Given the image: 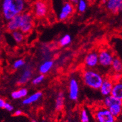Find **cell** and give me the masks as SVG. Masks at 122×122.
I'll list each match as a JSON object with an SVG mask.
<instances>
[{"label":"cell","instance_id":"cell-3","mask_svg":"<svg viewBox=\"0 0 122 122\" xmlns=\"http://www.w3.org/2000/svg\"><path fill=\"white\" fill-rule=\"evenodd\" d=\"M92 113L96 122H116V118L102 104L95 107Z\"/></svg>","mask_w":122,"mask_h":122},{"label":"cell","instance_id":"cell-18","mask_svg":"<svg viewBox=\"0 0 122 122\" xmlns=\"http://www.w3.org/2000/svg\"><path fill=\"white\" fill-rule=\"evenodd\" d=\"M65 96L63 92H59L56 95L55 101V108L58 112H60L63 110L65 105Z\"/></svg>","mask_w":122,"mask_h":122},{"label":"cell","instance_id":"cell-7","mask_svg":"<svg viewBox=\"0 0 122 122\" xmlns=\"http://www.w3.org/2000/svg\"><path fill=\"white\" fill-rule=\"evenodd\" d=\"M74 11L75 6L67 1L62 5L61 8L58 14V19L61 22L66 21L73 15Z\"/></svg>","mask_w":122,"mask_h":122},{"label":"cell","instance_id":"cell-31","mask_svg":"<svg viewBox=\"0 0 122 122\" xmlns=\"http://www.w3.org/2000/svg\"><path fill=\"white\" fill-rule=\"evenodd\" d=\"M68 1L70 2L71 4L74 5V6H76V5H77V3L79 1V0H68Z\"/></svg>","mask_w":122,"mask_h":122},{"label":"cell","instance_id":"cell-27","mask_svg":"<svg viewBox=\"0 0 122 122\" xmlns=\"http://www.w3.org/2000/svg\"><path fill=\"white\" fill-rule=\"evenodd\" d=\"M45 75L42 74H39V75L35 76L32 79V84L34 86L39 85L41 83L43 82V81L45 79Z\"/></svg>","mask_w":122,"mask_h":122},{"label":"cell","instance_id":"cell-15","mask_svg":"<svg viewBox=\"0 0 122 122\" xmlns=\"http://www.w3.org/2000/svg\"><path fill=\"white\" fill-rule=\"evenodd\" d=\"M42 96H43V94L42 92L37 91L29 96H27L26 97L23 99L22 101V104L24 105H29L34 104V103L38 102L42 97Z\"/></svg>","mask_w":122,"mask_h":122},{"label":"cell","instance_id":"cell-22","mask_svg":"<svg viewBox=\"0 0 122 122\" xmlns=\"http://www.w3.org/2000/svg\"><path fill=\"white\" fill-rule=\"evenodd\" d=\"M25 35L19 30L11 32V37H12V39L17 44H20L24 41L25 37Z\"/></svg>","mask_w":122,"mask_h":122},{"label":"cell","instance_id":"cell-35","mask_svg":"<svg viewBox=\"0 0 122 122\" xmlns=\"http://www.w3.org/2000/svg\"></svg>","mask_w":122,"mask_h":122},{"label":"cell","instance_id":"cell-9","mask_svg":"<svg viewBox=\"0 0 122 122\" xmlns=\"http://www.w3.org/2000/svg\"><path fill=\"white\" fill-rule=\"evenodd\" d=\"M22 69V71L17 80V84L20 86L25 85L29 82L31 79H32L34 74V68L29 64L25 65V66Z\"/></svg>","mask_w":122,"mask_h":122},{"label":"cell","instance_id":"cell-33","mask_svg":"<svg viewBox=\"0 0 122 122\" xmlns=\"http://www.w3.org/2000/svg\"><path fill=\"white\" fill-rule=\"evenodd\" d=\"M86 1L87 2H91V1H93V0H86Z\"/></svg>","mask_w":122,"mask_h":122},{"label":"cell","instance_id":"cell-20","mask_svg":"<svg viewBox=\"0 0 122 122\" xmlns=\"http://www.w3.org/2000/svg\"><path fill=\"white\" fill-rule=\"evenodd\" d=\"M107 108L115 117H118L122 113V102L113 104Z\"/></svg>","mask_w":122,"mask_h":122},{"label":"cell","instance_id":"cell-5","mask_svg":"<svg viewBox=\"0 0 122 122\" xmlns=\"http://www.w3.org/2000/svg\"><path fill=\"white\" fill-rule=\"evenodd\" d=\"M114 57L111 50L107 47H102L98 51L99 66L105 69L110 68Z\"/></svg>","mask_w":122,"mask_h":122},{"label":"cell","instance_id":"cell-34","mask_svg":"<svg viewBox=\"0 0 122 122\" xmlns=\"http://www.w3.org/2000/svg\"><path fill=\"white\" fill-rule=\"evenodd\" d=\"M31 122H37V121H36V120H32Z\"/></svg>","mask_w":122,"mask_h":122},{"label":"cell","instance_id":"cell-19","mask_svg":"<svg viewBox=\"0 0 122 122\" xmlns=\"http://www.w3.org/2000/svg\"><path fill=\"white\" fill-rule=\"evenodd\" d=\"M28 96V90L25 87H21L17 90H15L11 93V96L12 99L14 100L23 99Z\"/></svg>","mask_w":122,"mask_h":122},{"label":"cell","instance_id":"cell-30","mask_svg":"<svg viewBox=\"0 0 122 122\" xmlns=\"http://www.w3.org/2000/svg\"><path fill=\"white\" fill-rule=\"evenodd\" d=\"M6 101L2 97H0V108H4Z\"/></svg>","mask_w":122,"mask_h":122},{"label":"cell","instance_id":"cell-14","mask_svg":"<svg viewBox=\"0 0 122 122\" xmlns=\"http://www.w3.org/2000/svg\"><path fill=\"white\" fill-rule=\"evenodd\" d=\"M106 8L113 14H117L122 11V0H106Z\"/></svg>","mask_w":122,"mask_h":122},{"label":"cell","instance_id":"cell-11","mask_svg":"<svg viewBox=\"0 0 122 122\" xmlns=\"http://www.w3.org/2000/svg\"><path fill=\"white\" fill-rule=\"evenodd\" d=\"M113 75L111 76L114 81L122 77V61L118 56H115L110 66Z\"/></svg>","mask_w":122,"mask_h":122},{"label":"cell","instance_id":"cell-1","mask_svg":"<svg viewBox=\"0 0 122 122\" xmlns=\"http://www.w3.org/2000/svg\"><path fill=\"white\" fill-rule=\"evenodd\" d=\"M25 0H3L1 3L2 17L5 21H8L15 15L26 11Z\"/></svg>","mask_w":122,"mask_h":122},{"label":"cell","instance_id":"cell-4","mask_svg":"<svg viewBox=\"0 0 122 122\" xmlns=\"http://www.w3.org/2000/svg\"><path fill=\"white\" fill-rule=\"evenodd\" d=\"M50 11V5L46 0H37L33 5L32 13L34 17L39 19L45 18Z\"/></svg>","mask_w":122,"mask_h":122},{"label":"cell","instance_id":"cell-6","mask_svg":"<svg viewBox=\"0 0 122 122\" xmlns=\"http://www.w3.org/2000/svg\"><path fill=\"white\" fill-rule=\"evenodd\" d=\"M34 27V17L30 12H23L21 14V24L19 30L26 35L32 30Z\"/></svg>","mask_w":122,"mask_h":122},{"label":"cell","instance_id":"cell-2","mask_svg":"<svg viewBox=\"0 0 122 122\" xmlns=\"http://www.w3.org/2000/svg\"><path fill=\"white\" fill-rule=\"evenodd\" d=\"M81 78L86 86L94 90H99L104 79V75L96 69L84 68L81 72Z\"/></svg>","mask_w":122,"mask_h":122},{"label":"cell","instance_id":"cell-24","mask_svg":"<svg viewBox=\"0 0 122 122\" xmlns=\"http://www.w3.org/2000/svg\"><path fill=\"white\" fill-rule=\"evenodd\" d=\"M87 6H88V2L86 0H79L78 3L76 5V10L79 13H83L86 11Z\"/></svg>","mask_w":122,"mask_h":122},{"label":"cell","instance_id":"cell-8","mask_svg":"<svg viewBox=\"0 0 122 122\" xmlns=\"http://www.w3.org/2000/svg\"><path fill=\"white\" fill-rule=\"evenodd\" d=\"M79 84L76 77H71L68 83V97L70 100L76 102L79 97Z\"/></svg>","mask_w":122,"mask_h":122},{"label":"cell","instance_id":"cell-25","mask_svg":"<svg viewBox=\"0 0 122 122\" xmlns=\"http://www.w3.org/2000/svg\"><path fill=\"white\" fill-rule=\"evenodd\" d=\"M81 122H90L89 115L86 108H82L80 112Z\"/></svg>","mask_w":122,"mask_h":122},{"label":"cell","instance_id":"cell-17","mask_svg":"<svg viewBox=\"0 0 122 122\" xmlns=\"http://www.w3.org/2000/svg\"><path fill=\"white\" fill-rule=\"evenodd\" d=\"M54 66V62L51 60H45L40 64L39 67V72L40 74H47L52 70Z\"/></svg>","mask_w":122,"mask_h":122},{"label":"cell","instance_id":"cell-32","mask_svg":"<svg viewBox=\"0 0 122 122\" xmlns=\"http://www.w3.org/2000/svg\"><path fill=\"white\" fill-rule=\"evenodd\" d=\"M1 39H2V32L1 30V29H0V43H1Z\"/></svg>","mask_w":122,"mask_h":122},{"label":"cell","instance_id":"cell-13","mask_svg":"<svg viewBox=\"0 0 122 122\" xmlns=\"http://www.w3.org/2000/svg\"><path fill=\"white\" fill-rule=\"evenodd\" d=\"M21 24V14L15 15V17L6 22V30L9 32H12L14 31L19 30Z\"/></svg>","mask_w":122,"mask_h":122},{"label":"cell","instance_id":"cell-29","mask_svg":"<svg viewBox=\"0 0 122 122\" xmlns=\"http://www.w3.org/2000/svg\"><path fill=\"white\" fill-rule=\"evenodd\" d=\"M22 114H23V112L20 109H17L14 112V115L15 117H19Z\"/></svg>","mask_w":122,"mask_h":122},{"label":"cell","instance_id":"cell-26","mask_svg":"<svg viewBox=\"0 0 122 122\" xmlns=\"http://www.w3.org/2000/svg\"><path fill=\"white\" fill-rule=\"evenodd\" d=\"M25 61L23 59H17L15 60L12 64V68L14 70H19L25 66Z\"/></svg>","mask_w":122,"mask_h":122},{"label":"cell","instance_id":"cell-21","mask_svg":"<svg viewBox=\"0 0 122 122\" xmlns=\"http://www.w3.org/2000/svg\"><path fill=\"white\" fill-rule=\"evenodd\" d=\"M122 102V101L114 97L112 95H109L108 96L104 97V99L102 101V104L106 108H108L112 105L117 104V103H119V102Z\"/></svg>","mask_w":122,"mask_h":122},{"label":"cell","instance_id":"cell-10","mask_svg":"<svg viewBox=\"0 0 122 122\" xmlns=\"http://www.w3.org/2000/svg\"><path fill=\"white\" fill-rule=\"evenodd\" d=\"M84 65L85 68L96 69L99 66L98 51L94 50L88 53L84 59Z\"/></svg>","mask_w":122,"mask_h":122},{"label":"cell","instance_id":"cell-12","mask_svg":"<svg viewBox=\"0 0 122 122\" xmlns=\"http://www.w3.org/2000/svg\"><path fill=\"white\" fill-rule=\"evenodd\" d=\"M113 83H114V80L112 79L111 76L104 77V81L101 84V87L99 89L101 94L104 97L111 95Z\"/></svg>","mask_w":122,"mask_h":122},{"label":"cell","instance_id":"cell-28","mask_svg":"<svg viewBox=\"0 0 122 122\" xmlns=\"http://www.w3.org/2000/svg\"><path fill=\"white\" fill-rule=\"evenodd\" d=\"M4 109L6 110V111L9 112H11L14 110V106L12 105L11 104H10L9 102H6V104L5 105V107H4Z\"/></svg>","mask_w":122,"mask_h":122},{"label":"cell","instance_id":"cell-16","mask_svg":"<svg viewBox=\"0 0 122 122\" xmlns=\"http://www.w3.org/2000/svg\"><path fill=\"white\" fill-rule=\"evenodd\" d=\"M111 95L114 97L122 101V77L114 81Z\"/></svg>","mask_w":122,"mask_h":122},{"label":"cell","instance_id":"cell-23","mask_svg":"<svg viewBox=\"0 0 122 122\" xmlns=\"http://www.w3.org/2000/svg\"><path fill=\"white\" fill-rule=\"evenodd\" d=\"M72 42V37L70 34H65L61 37L58 41L59 45L61 47H65L70 45Z\"/></svg>","mask_w":122,"mask_h":122}]
</instances>
